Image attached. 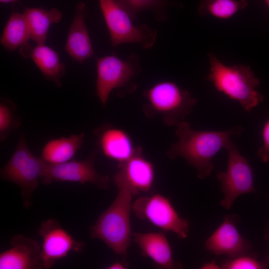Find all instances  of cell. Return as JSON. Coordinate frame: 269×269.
I'll list each match as a JSON object with an SVG mask.
<instances>
[{
  "instance_id": "obj_1",
  "label": "cell",
  "mask_w": 269,
  "mask_h": 269,
  "mask_svg": "<svg viewBox=\"0 0 269 269\" xmlns=\"http://www.w3.org/2000/svg\"><path fill=\"white\" fill-rule=\"evenodd\" d=\"M176 127L178 140L171 144L167 155L172 159L183 157L196 169L200 179L211 173L214 169L212 160L216 154L225 147L231 137L240 136L244 130L237 126L225 131H197L185 121Z\"/></svg>"
},
{
  "instance_id": "obj_2",
  "label": "cell",
  "mask_w": 269,
  "mask_h": 269,
  "mask_svg": "<svg viewBox=\"0 0 269 269\" xmlns=\"http://www.w3.org/2000/svg\"><path fill=\"white\" fill-rule=\"evenodd\" d=\"M208 57L210 69L206 79L218 91L237 101L246 112L262 102L264 96L256 89L260 81L249 66L226 65L211 52L208 53Z\"/></svg>"
},
{
  "instance_id": "obj_3",
  "label": "cell",
  "mask_w": 269,
  "mask_h": 269,
  "mask_svg": "<svg viewBox=\"0 0 269 269\" xmlns=\"http://www.w3.org/2000/svg\"><path fill=\"white\" fill-rule=\"evenodd\" d=\"M117 197L103 212L90 229L91 238L102 241L122 261H127L131 243L130 213L133 193L126 188L118 189Z\"/></svg>"
},
{
  "instance_id": "obj_4",
  "label": "cell",
  "mask_w": 269,
  "mask_h": 269,
  "mask_svg": "<svg viewBox=\"0 0 269 269\" xmlns=\"http://www.w3.org/2000/svg\"><path fill=\"white\" fill-rule=\"evenodd\" d=\"M143 96L147 101L142 107L145 115L149 118L158 115L169 126L184 121L197 103L188 90L169 81L156 83L145 90Z\"/></svg>"
},
{
  "instance_id": "obj_5",
  "label": "cell",
  "mask_w": 269,
  "mask_h": 269,
  "mask_svg": "<svg viewBox=\"0 0 269 269\" xmlns=\"http://www.w3.org/2000/svg\"><path fill=\"white\" fill-rule=\"evenodd\" d=\"M46 163L41 156L38 157L31 152L22 133L14 152L0 169V178L20 188L25 208L31 204L32 193L38 185Z\"/></svg>"
},
{
  "instance_id": "obj_6",
  "label": "cell",
  "mask_w": 269,
  "mask_h": 269,
  "mask_svg": "<svg viewBox=\"0 0 269 269\" xmlns=\"http://www.w3.org/2000/svg\"><path fill=\"white\" fill-rule=\"evenodd\" d=\"M139 61L135 54H132L125 60L114 55L97 60V95L103 106L106 105L113 90L118 89V94L123 90V95L126 87L130 92L135 90L136 86L132 83V79L141 71Z\"/></svg>"
},
{
  "instance_id": "obj_7",
  "label": "cell",
  "mask_w": 269,
  "mask_h": 269,
  "mask_svg": "<svg viewBox=\"0 0 269 269\" xmlns=\"http://www.w3.org/2000/svg\"><path fill=\"white\" fill-rule=\"evenodd\" d=\"M99 1L113 46L125 43H135L147 49L153 46L157 36L155 30L146 24H134L129 14L114 0Z\"/></svg>"
},
{
  "instance_id": "obj_8",
  "label": "cell",
  "mask_w": 269,
  "mask_h": 269,
  "mask_svg": "<svg viewBox=\"0 0 269 269\" xmlns=\"http://www.w3.org/2000/svg\"><path fill=\"white\" fill-rule=\"evenodd\" d=\"M228 154L225 171L217 174L224 195L220 204L230 209L235 199L246 193L256 191L253 185V173L247 159L240 153L236 144L230 139L224 147Z\"/></svg>"
},
{
  "instance_id": "obj_9",
  "label": "cell",
  "mask_w": 269,
  "mask_h": 269,
  "mask_svg": "<svg viewBox=\"0 0 269 269\" xmlns=\"http://www.w3.org/2000/svg\"><path fill=\"white\" fill-rule=\"evenodd\" d=\"M132 210L140 219L147 220L165 232H172L181 239L187 237L188 220L180 218L169 199L161 194L139 197L132 204Z\"/></svg>"
},
{
  "instance_id": "obj_10",
  "label": "cell",
  "mask_w": 269,
  "mask_h": 269,
  "mask_svg": "<svg viewBox=\"0 0 269 269\" xmlns=\"http://www.w3.org/2000/svg\"><path fill=\"white\" fill-rule=\"evenodd\" d=\"M97 150L94 151L86 159H72L59 164H46L40 180L45 184L53 181H70L81 184L90 183L101 189L109 187L110 180L107 175L99 173L95 167Z\"/></svg>"
},
{
  "instance_id": "obj_11",
  "label": "cell",
  "mask_w": 269,
  "mask_h": 269,
  "mask_svg": "<svg viewBox=\"0 0 269 269\" xmlns=\"http://www.w3.org/2000/svg\"><path fill=\"white\" fill-rule=\"evenodd\" d=\"M38 233L42 238L40 258L43 268H51L70 252H82L84 246V243L75 240L53 219L42 222Z\"/></svg>"
},
{
  "instance_id": "obj_12",
  "label": "cell",
  "mask_w": 269,
  "mask_h": 269,
  "mask_svg": "<svg viewBox=\"0 0 269 269\" xmlns=\"http://www.w3.org/2000/svg\"><path fill=\"white\" fill-rule=\"evenodd\" d=\"M118 166V170L113 177L118 189H127L135 196L151 188L155 178L154 167L143 155L141 147L137 146L134 155Z\"/></svg>"
},
{
  "instance_id": "obj_13",
  "label": "cell",
  "mask_w": 269,
  "mask_h": 269,
  "mask_svg": "<svg viewBox=\"0 0 269 269\" xmlns=\"http://www.w3.org/2000/svg\"><path fill=\"white\" fill-rule=\"evenodd\" d=\"M240 220L236 215L225 216L222 223L205 242L204 249L216 256L226 255L230 259L248 255L252 245L237 228Z\"/></svg>"
},
{
  "instance_id": "obj_14",
  "label": "cell",
  "mask_w": 269,
  "mask_h": 269,
  "mask_svg": "<svg viewBox=\"0 0 269 269\" xmlns=\"http://www.w3.org/2000/svg\"><path fill=\"white\" fill-rule=\"evenodd\" d=\"M10 248L0 254V269H43L41 247L35 240L22 235L13 236Z\"/></svg>"
},
{
  "instance_id": "obj_15",
  "label": "cell",
  "mask_w": 269,
  "mask_h": 269,
  "mask_svg": "<svg viewBox=\"0 0 269 269\" xmlns=\"http://www.w3.org/2000/svg\"><path fill=\"white\" fill-rule=\"evenodd\" d=\"M132 236L141 255L150 258L157 267L166 269L182 267L180 263L174 260L171 247L164 233H133Z\"/></svg>"
},
{
  "instance_id": "obj_16",
  "label": "cell",
  "mask_w": 269,
  "mask_h": 269,
  "mask_svg": "<svg viewBox=\"0 0 269 269\" xmlns=\"http://www.w3.org/2000/svg\"><path fill=\"white\" fill-rule=\"evenodd\" d=\"M95 134L104 155L119 163L129 159L136 151L131 136L121 129L105 124L96 130Z\"/></svg>"
},
{
  "instance_id": "obj_17",
  "label": "cell",
  "mask_w": 269,
  "mask_h": 269,
  "mask_svg": "<svg viewBox=\"0 0 269 269\" xmlns=\"http://www.w3.org/2000/svg\"><path fill=\"white\" fill-rule=\"evenodd\" d=\"M87 8L82 1L76 7L64 50L75 61L82 63L94 55L93 49L85 24Z\"/></svg>"
},
{
  "instance_id": "obj_18",
  "label": "cell",
  "mask_w": 269,
  "mask_h": 269,
  "mask_svg": "<svg viewBox=\"0 0 269 269\" xmlns=\"http://www.w3.org/2000/svg\"><path fill=\"white\" fill-rule=\"evenodd\" d=\"M28 54L46 79L57 87L61 86L65 66L54 50L44 44H37Z\"/></svg>"
},
{
  "instance_id": "obj_19",
  "label": "cell",
  "mask_w": 269,
  "mask_h": 269,
  "mask_svg": "<svg viewBox=\"0 0 269 269\" xmlns=\"http://www.w3.org/2000/svg\"><path fill=\"white\" fill-rule=\"evenodd\" d=\"M84 136V133H81L72 134L68 137L51 139L44 146L41 157L51 164H59L71 160L81 148Z\"/></svg>"
},
{
  "instance_id": "obj_20",
  "label": "cell",
  "mask_w": 269,
  "mask_h": 269,
  "mask_svg": "<svg viewBox=\"0 0 269 269\" xmlns=\"http://www.w3.org/2000/svg\"><path fill=\"white\" fill-rule=\"evenodd\" d=\"M23 13L29 27L30 39L37 44H44L50 25L59 22L62 16L56 8L50 10L42 7L26 8Z\"/></svg>"
},
{
  "instance_id": "obj_21",
  "label": "cell",
  "mask_w": 269,
  "mask_h": 269,
  "mask_svg": "<svg viewBox=\"0 0 269 269\" xmlns=\"http://www.w3.org/2000/svg\"><path fill=\"white\" fill-rule=\"evenodd\" d=\"M30 37L29 27L24 14L13 12L3 29L0 44L6 50L12 51L27 44Z\"/></svg>"
},
{
  "instance_id": "obj_22",
  "label": "cell",
  "mask_w": 269,
  "mask_h": 269,
  "mask_svg": "<svg viewBox=\"0 0 269 269\" xmlns=\"http://www.w3.org/2000/svg\"><path fill=\"white\" fill-rule=\"evenodd\" d=\"M248 4L247 0H200L198 11L202 17L212 15L227 19L244 9Z\"/></svg>"
},
{
  "instance_id": "obj_23",
  "label": "cell",
  "mask_w": 269,
  "mask_h": 269,
  "mask_svg": "<svg viewBox=\"0 0 269 269\" xmlns=\"http://www.w3.org/2000/svg\"><path fill=\"white\" fill-rule=\"evenodd\" d=\"M122 6L133 20L141 10H149L153 12L155 17L159 21L167 19L166 10L171 2L168 0H114Z\"/></svg>"
},
{
  "instance_id": "obj_24",
  "label": "cell",
  "mask_w": 269,
  "mask_h": 269,
  "mask_svg": "<svg viewBox=\"0 0 269 269\" xmlns=\"http://www.w3.org/2000/svg\"><path fill=\"white\" fill-rule=\"evenodd\" d=\"M16 106L11 100L1 98L0 102V139L4 140L19 127L21 121L16 114Z\"/></svg>"
},
{
  "instance_id": "obj_25",
  "label": "cell",
  "mask_w": 269,
  "mask_h": 269,
  "mask_svg": "<svg viewBox=\"0 0 269 269\" xmlns=\"http://www.w3.org/2000/svg\"><path fill=\"white\" fill-rule=\"evenodd\" d=\"M265 263L258 261L249 255H244L232 258L223 263V269H262L267 268Z\"/></svg>"
},
{
  "instance_id": "obj_26",
  "label": "cell",
  "mask_w": 269,
  "mask_h": 269,
  "mask_svg": "<svg viewBox=\"0 0 269 269\" xmlns=\"http://www.w3.org/2000/svg\"><path fill=\"white\" fill-rule=\"evenodd\" d=\"M263 145L257 154L264 162L269 163V119L265 124L262 130Z\"/></svg>"
},
{
  "instance_id": "obj_27",
  "label": "cell",
  "mask_w": 269,
  "mask_h": 269,
  "mask_svg": "<svg viewBox=\"0 0 269 269\" xmlns=\"http://www.w3.org/2000/svg\"><path fill=\"white\" fill-rule=\"evenodd\" d=\"M128 263L125 262L124 261L122 262H116L111 265H110L109 267H108L107 269H126L128 266Z\"/></svg>"
},
{
  "instance_id": "obj_28",
  "label": "cell",
  "mask_w": 269,
  "mask_h": 269,
  "mask_svg": "<svg viewBox=\"0 0 269 269\" xmlns=\"http://www.w3.org/2000/svg\"><path fill=\"white\" fill-rule=\"evenodd\" d=\"M220 268L221 267L217 264L215 260L205 263L201 268L202 269H218Z\"/></svg>"
},
{
  "instance_id": "obj_29",
  "label": "cell",
  "mask_w": 269,
  "mask_h": 269,
  "mask_svg": "<svg viewBox=\"0 0 269 269\" xmlns=\"http://www.w3.org/2000/svg\"><path fill=\"white\" fill-rule=\"evenodd\" d=\"M18 0H0L1 3H9V2H13L17 1Z\"/></svg>"
},
{
  "instance_id": "obj_30",
  "label": "cell",
  "mask_w": 269,
  "mask_h": 269,
  "mask_svg": "<svg viewBox=\"0 0 269 269\" xmlns=\"http://www.w3.org/2000/svg\"><path fill=\"white\" fill-rule=\"evenodd\" d=\"M269 7V0H264Z\"/></svg>"
},
{
  "instance_id": "obj_31",
  "label": "cell",
  "mask_w": 269,
  "mask_h": 269,
  "mask_svg": "<svg viewBox=\"0 0 269 269\" xmlns=\"http://www.w3.org/2000/svg\"><path fill=\"white\" fill-rule=\"evenodd\" d=\"M266 260H267L268 262H269V256L267 257Z\"/></svg>"
}]
</instances>
